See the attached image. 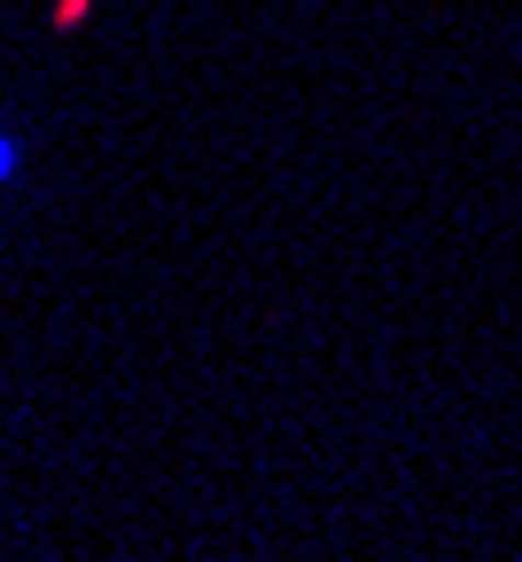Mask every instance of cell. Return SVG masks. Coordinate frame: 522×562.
I'll return each mask as SVG.
<instances>
[{"instance_id": "1", "label": "cell", "mask_w": 522, "mask_h": 562, "mask_svg": "<svg viewBox=\"0 0 522 562\" xmlns=\"http://www.w3.org/2000/svg\"><path fill=\"white\" fill-rule=\"evenodd\" d=\"M16 172H24V140H16L9 125H0V188H9Z\"/></svg>"}]
</instances>
